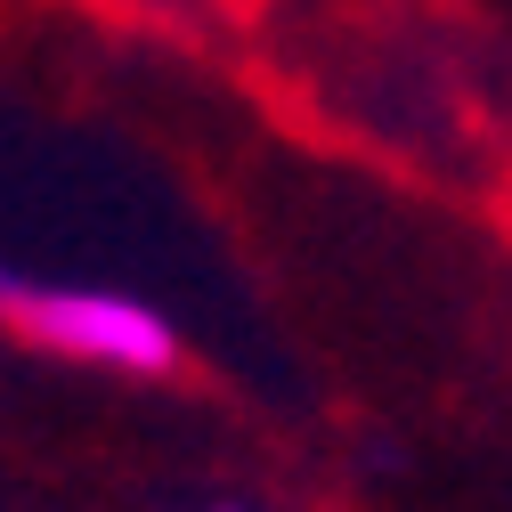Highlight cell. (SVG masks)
<instances>
[{
    "label": "cell",
    "instance_id": "6da1fadb",
    "mask_svg": "<svg viewBox=\"0 0 512 512\" xmlns=\"http://www.w3.org/2000/svg\"><path fill=\"white\" fill-rule=\"evenodd\" d=\"M0 334H17L49 358L114 366V374H171L179 366L171 317L131 293H106V285H41V277L0 269Z\"/></svg>",
    "mask_w": 512,
    "mask_h": 512
}]
</instances>
